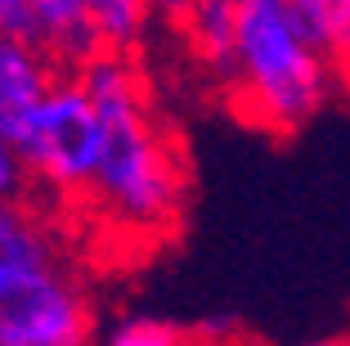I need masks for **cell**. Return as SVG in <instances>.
<instances>
[{"instance_id": "cell-10", "label": "cell", "mask_w": 350, "mask_h": 346, "mask_svg": "<svg viewBox=\"0 0 350 346\" xmlns=\"http://www.w3.org/2000/svg\"><path fill=\"white\" fill-rule=\"evenodd\" d=\"M0 32L5 36H18V41L45 50L50 41V27H45V5L41 0H0Z\"/></svg>"}, {"instance_id": "cell-11", "label": "cell", "mask_w": 350, "mask_h": 346, "mask_svg": "<svg viewBox=\"0 0 350 346\" xmlns=\"http://www.w3.org/2000/svg\"><path fill=\"white\" fill-rule=\"evenodd\" d=\"M103 346H189V337L162 319H122L103 337Z\"/></svg>"}, {"instance_id": "cell-1", "label": "cell", "mask_w": 350, "mask_h": 346, "mask_svg": "<svg viewBox=\"0 0 350 346\" xmlns=\"http://www.w3.org/2000/svg\"><path fill=\"white\" fill-rule=\"evenodd\" d=\"M81 82L103 117V153L85 198L122 234L166 238L185 212V162L157 126L131 54H94L81 68Z\"/></svg>"}, {"instance_id": "cell-12", "label": "cell", "mask_w": 350, "mask_h": 346, "mask_svg": "<svg viewBox=\"0 0 350 346\" xmlns=\"http://www.w3.org/2000/svg\"><path fill=\"white\" fill-rule=\"evenodd\" d=\"M27 162H23L18 144H14V131L5 122H0V203L5 198H27Z\"/></svg>"}, {"instance_id": "cell-3", "label": "cell", "mask_w": 350, "mask_h": 346, "mask_svg": "<svg viewBox=\"0 0 350 346\" xmlns=\"http://www.w3.org/2000/svg\"><path fill=\"white\" fill-rule=\"evenodd\" d=\"M332 90V59L310 41L292 18L265 5L243 0L238 23V82L234 103L260 131L288 135L323 108Z\"/></svg>"}, {"instance_id": "cell-15", "label": "cell", "mask_w": 350, "mask_h": 346, "mask_svg": "<svg viewBox=\"0 0 350 346\" xmlns=\"http://www.w3.org/2000/svg\"><path fill=\"white\" fill-rule=\"evenodd\" d=\"M310 346H350V337H323V342H310Z\"/></svg>"}, {"instance_id": "cell-4", "label": "cell", "mask_w": 350, "mask_h": 346, "mask_svg": "<svg viewBox=\"0 0 350 346\" xmlns=\"http://www.w3.org/2000/svg\"><path fill=\"white\" fill-rule=\"evenodd\" d=\"M14 144L31 184L59 198H85L103 153V117L81 72H59L50 90L14 122Z\"/></svg>"}, {"instance_id": "cell-8", "label": "cell", "mask_w": 350, "mask_h": 346, "mask_svg": "<svg viewBox=\"0 0 350 346\" xmlns=\"http://www.w3.org/2000/svg\"><path fill=\"white\" fill-rule=\"evenodd\" d=\"M85 10H90V23L99 32L103 50L131 54L148 27L153 0H85Z\"/></svg>"}, {"instance_id": "cell-2", "label": "cell", "mask_w": 350, "mask_h": 346, "mask_svg": "<svg viewBox=\"0 0 350 346\" xmlns=\"http://www.w3.org/2000/svg\"><path fill=\"white\" fill-rule=\"evenodd\" d=\"M94 306L27 198L0 203V346H90Z\"/></svg>"}, {"instance_id": "cell-13", "label": "cell", "mask_w": 350, "mask_h": 346, "mask_svg": "<svg viewBox=\"0 0 350 346\" xmlns=\"http://www.w3.org/2000/svg\"><path fill=\"white\" fill-rule=\"evenodd\" d=\"M265 5H274L283 18H292L310 41H319V0H265Z\"/></svg>"}, {"instance_id": "cell-5", "label": "cell", "mask_w": 350, "mask_h": 346, "mask_svg": "<svg viewBox=\"0 0 350 346\" xmlns=\"http://www.w3.org/2000/svg\"><path fill=\"white\" fill-rule=\"evenodd\" d=\"M238 23H243V0H193L180 23L206 77L225 90H234L238 82Z\"/></svg>"}, {"instance_id": "cell-14", "label": "cell", "mask_w": 350, "mask_h": 346, "mask_svg": "<svg viewBox=\"0 0 350 346\" xmlns=\"http://www.w3.org/2000/svg\"><path fill=\"white\" fill-rule=\"evenodd\" d=\"M189 5H193V0H153V10H162L166 18L175 23V27H180V23H185V14H189Z\"/></svg>"}, {"instance_id": "cell-9", "label": "cell", "mask_w": 350, "mask_h": 346, "mask_svg": "<svg viewBox=\"0 0 350 346\" xmlns=\"http://www.w3.org/2000/svg\"><path fill=\"white\" fill-rule=\"evenodd\" d=\"M319 45L332 68L350 72V0H319Z\"/></svg>"}, {"instance_id": "cell-6", "label": "cell", "mask_w": 350, "mask_h": 346, "mask_svg": "<svg viewBox=\"0 0 350 346\" xmlns=\"http://www.w3.org/2000/svg\"><path fill=\"white\" fill-rule=\"evenodd\" d=\"M54 77H59V68H54V59L45 50L0 32V122L10 131L23 112L50 90Z\"/></svg>"}, {"instance_id": "cell-7", "label": "cell", "mask_w": 350, "mask_h": 346, "mask_svg": "<svg viewBox=\"0 0 350 346\" xmlns=\"http://www.w3.org/2000/svg\"><path fill=\"white\" fill-rule=\"evenodd\" d=\"M41 5H45V27H50L45 54L54 59L59 72H81L94 54H103V41L90 23L85 0H41Z\"/></svg>"}]
</instances>
